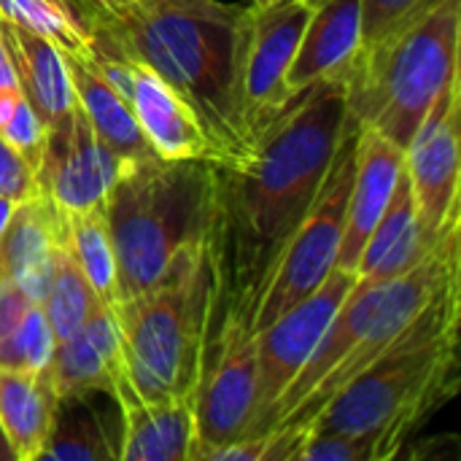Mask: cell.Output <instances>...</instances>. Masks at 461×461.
<instances>
[{
	"label": "cell",
	"instance_id": "obj_1",
	"mask_svg": "<svg viewBox=\"0 0 461 461\" xmlns=\"http://www.w3.org/2000/svg\"><path fill=\"white\" fill-rule=\"evenodd\" d=\"M346 119L343 81L319 78L294 92L246 151L211 157L208 335L221 327L251 332L265 286L324 184Z\"/></svg>",
	"mask_w": 461,
	"mask_h": 461
},
{
	"label": "cell",
	"instance_id": "obj_2",
	"mask_svg": "<svg viewBox=\"0 0 461 461\" xmlns=\"http://www.w3.org/2000/svg\"><path fill=\"white\" fill-rule=\"evenodd\" d=\"M251 5L221 0H140L84 16L92 46L151 68L197 113L213 157L249 149L243 62Z\"/></svg>",
	"mask_w": 461,
	"mask_h": 461
},
{
	"label": "cell",
	"instance_id": "obj_3",
	"mask_svg": "<svg viewBox=\"0 0 461 461\" xmlns=\"http://www.w3.org/2000/svg\"><path fill=\"white\" fill-rule=\"evenodd\" d=\"M459 284L443 289L389 351L292 435L348 438L367 451V461L400 456L405 440L459 389Z\"/></svg>",
	"mask_w": 461,
	"mask_h": 461
},
{
	"label": "cell",
	"instance_id": "obj_4",
	"mask_svg": "<svg viewBox=\"0 0 461 461\" xmlns=\"http://www.w3.org/2000/svg\"><path fill=\"white\" fill-rule=\"evenodd\" d=\"M105 224L116 257L119 303L178 270L205 249L211 159H143L122 165L105 194Z\"/></svg>",
	"mask_w": 461,
	"mask_h": 461
},
{
	"label": "cell",
	"instance_id": "obj_5",
	"mask_svg": "<svg viewBox=\"0 0 461 461\" xmlns=\"http://www.w3.org/2000/svg\"><path fill=\"white\" fill-rule=\"evenodd\" d=\"M459 38L461 0H440L400 32L359 49L332 76L343 81L351 119L405 149L459 78Z\"/></svg>",
	"mask_w": 461,
	"mask_h": 461
},
{
	"label": "cell",
	"instance_id": "obj_6",
	"mask_svg": "<svg viewBox=\"0 0 461 461\" xmlns=\"http://www.w3.org/2000/svg\"><path fill=\"white\" fill-rule=\"evenodd\" d=\"M211 300V259L203 249L162 284L116 303L119 378L140 400L194 397L205 359Z\"/></svg>",
	"mask_w": 461,
	"mask_h": 461
},
{
	"label": "cell",
	"instance_id": "obj_7",
	"mask_svg": "<svg viewBox=\"0 0 461 461\" xmlns=\"http://www.w3.org/2000/svg\"><path fill=\"white\" fill-rule=\"evenodd\" d=\"M357 130L359 124L348 113L340 146L330 162L324 184L265 286V294L254 313L251 332L267 327L273 319L303 303L332 273L343 240L346 205L357 167Z\"/></svg>",
	"mask_w": 461,
	"mask_h": 461
},
{
	"label": "cell",
	"instance_id": "obj_8",
	"mask_svg": "<svg viewBox=\"0 0 461 461\" xmlns=\"http://www.w3.org/2000/svg\"><path fill=\"white\" fill-rule=\"evenodd\" d=\"M257 400L254 332L221 327L208 335L194 389V443L189 461H211L219 448L249 438Z\"/></svg>",
	"mask_w": 461,
	"mask_h": 461
},
{
	"label": "cell",
	"instance_id": "obj_9",
	"mask_svg": "<svg viewBox=\"0 0 461 461\" xmlns=\"http://www.w3.org/2000/svg\"><path fill=\"white\" fill-rule=\"evenodd\" d=\"M357 273L332 267V273L319 284L313 294L303 303L273 319L267 327L254 332V351H257V400H254V421L246 440L267 438L270 416L292 386L303 365L308 362L311 351L321 340L327 324L332 321L335 311L354 289Z\"/></svg>",
	"mask_w": 461,
	"mask_h": 461
},
{
	"label": "cell",
	"instance_id": "obj_10",
	"mask_svg": "<svg viewBox=\"0 0 461 461\" xmlns=\"http://www.w3.org/2000/svg\"><path fill=\"white\" fill-rule=\"evenodd\" d=\"M459 113L461 81L456 78L405 146V173L416 197L419 224L432 243L461 224Z\"/></svg>",
	"mask_w": 461,
	"mask_h": 461
},
{
	"label": "cell",
	"instance_id": "obj_11",
	"mask_svg": "<svg viewBox=\"0 0 461 461\" xmlns=\"http://www.w3.org/2000/svg\"><path fill=\"white\" fill-rule=\"evenodd\" d=\"M308 16L311 8L305 0L251 5L243 62V119L249 146L294 97L286 86V73L300 49Z\"/></svg>",
	"mask_w": 461,
	"mask_h": 461
},
{
	"label": "cell",
	"instance_id": "obj_12",
	"mask_svg": "<svg viewBox=\"0 0 461 461\" xmlns=\"http://www.w3.org/2000/svg\"><path fill=\"white\" fill-rule=\"evenodd\" d=\"M122 165L124 162L95 135L76 103L65 122L46 130L43 157L35 170L38 194L49 197L65 216L103 208Z\"/></svg>",
	"mask_w": 461,
	"mask_h": 461
},
{
	"label": "cell",
	"instance_id": "obj_13",
	"mask_svg": "<svg viewBox=\"0 0 461 461\" xmlns=\"http://www.w3.org/2000/svg\"><path fill=\"white\" fill-rule=\"evenodd\" d=\"M405 167V149L375 132L373 127L359 124L357 130V167L346 205L343 240L335 259V267L357 273L362 249L375 230L389 197L397 186V178Z\"/></svg>",
	"mask_w": 461,
	"mask_h": 461
},
{
	"label": "cell",
	"instance_id": "obj_14",
	"mask_svg": "<svg viewBox=\"0 0 461 461\" xmlns=\"http://www.w3.org/2000/svg\"><path fill=\"white\" fill-rule=\"evenodd\" d=\"M113 397L122 411V448L124 461H189L194 443V397L140 400L119 375Z\"/></svg>",
	"mask_w": 461,
	"mask_h": 461
},
{
	"label": "cell",
	"instance_id": "obj_15",
	"mask_svg": "<svg viewBox=\"0 0 461 461\" xmlns=\"http://www.w3.org/2000/svg\"><path fill=\"white\" fill-rule=\"evenodd\" d=\"M105 51V49H103ZM130 105L159 159L213 157V146L192 105L151 68L130 59Z\"/></svg>",
	"mask_w": 461,
	"mask_h": 461
},
{
	"label": "cell",
	"instance_id": "obj_16",
	"mask_svg": "<svg viewBox=\"0 0 461 461\" xmlns=\"http://www.w3.org/2000/svg\"><path fill=\"white\" fill-rule=\"evenodd\" d=\"M65 238V213L43 194L16 203L5 230L0 232V276L19 284L41 303L54 246Z\"/></svg>",
	"mask_w": 461,
	"mask_h": 461
},
{
	"label": "cell",
	"instance_id": "obj_17",
	"mask_svg": "<svg viewBox=\"0 0 461 461\" xmlns=\"http://www.w3.org/2000/svg\"><path fill=\"white\" fill-rule=\"evenodd\" d=\"M438 243H432L419 224L416 197L411 189V178L402 167L397 186L389 197V205L384 208L375 230L370 232L362 249V257L357 265V286H373V284H381V281H389L413 270L435 251Z\"/></svg>",
	"mask_w": 461,
	"mask_h": 461
},
{
	"label": "cell",
	"instance_id": "obj_18",
	"mask_svg": "<svg viewBox=\"0 0 461 461\" xmlns=\"http://www.w3.org/2000/svg\"><path fill=\"white\" fill-rule=\"evenodd\" d=\"M311 8L300 49L286 73L289 92L332 78L362 43V0H305Z\"/></svg>",
	"mask_w": 461,
	"mask_h": 461
},
{
	"label": "cell",
	"instance_id": "obj_19",
	"mask_svg": "<svg viewBox=\"0 0 461 461\" xmlns=\"http://www.w3.org/2000/svg\"><path fill=\"white\" fill-rule=\"evenodd\" d=\"M122 370V335L111 308H100L81 330L54 346L46 367L57 397L76 392H113Z\"/></svg>",
	"mask_w": 461,
	"mask_h": 461
},
{
	"label": "cell",
	"instance_id": "obj_20",
	"mask_svg": "<svg viewBox=\"0 0 461 461\" xmlns=\"http://www.w3.org/2000/svg\"><path fill=\"white\" fill-rule=\"evenodd\" d=\"M3 35L14 59L22 97L30 103L46 130L57 127L73 113L78 103L62 51L51 41L8 19H3Z\"/></svg>",
	"mask_w": 461,
	"mask_h": 461
},
{
	"label": "cell",
	"instance_id": "obj_21",
	"mask_svg": "<svg viewBox=\"0 0 461 461\" xmlns=\"http://www.w3.org/2000/svg\"><path fill=\"white\" fill-rule=\"evenodd\" d=\"M76 100L89 119L95 135L127 165L154 159L157 151L146 140L130 100L86 59V54H62Z\"/></svg>",
	"mask_w": 461,
	"mask_h": 461
},
{
	"label": "cell",
	"instance_id": "obj_22",
	"mask_svg": "<svg viewBox=\"0 0 461 461\" xmlns=\"http://www.w3.org/2000/svg\"><path fill=\"white\" fill-rule=\"evenodd\" d=\"M57 411L46 370H0V429L16 461H41Z\"/></svg>",
	"mask_w": 461,
	"mask_h": 461
},
{
	"label": "cell",
	"instance_id": "obj_23",
	"mask_svg": "<svg viewBox=\"0 0 461 461\" xmlns=\"http://www.w3.org/2000/svg\"><path fill=\"white\" fill-rule=\"evenodd\" d=\"M100 394V389H92L57 397L49 443L41 454V461L119 459L122 429L116 432L103 419V411L97 405Z\"/></svg>",
	"mask_w": 461,
	"mask_h": 461
},
{
	"label": "cell",
	"instance_id": "obj_24",
	"mask_svg": "<svg viewBox=\"0 0 461 461\" xmlns=\"http://www.w3.org/2000/svg\"><path fill=\"white\" fill-rule=\"evenodd\" d=\"M41 308L46 313V321H49L57 343L65 340V338H70L100 308H105L97 300L95 289L89 286L84 270L76 262V257L70 254L65 238L54 246V254H51V276H49L46 292L41 297Z\"/></svg>",
	"mask_w": 461,
	"mask_h": 461
},
{
	"label": "cell",
	"instance_id": "obj_25",
	"mask_svg": "<svg viewBox=\"0 0 461 461\" xmlns=\"http://www.w3.org/2000/svg\"><path fill=\"white\" fill-rule=\"evenodd\" d=\"M65 243L84 270L89 286L105 308H116L119 284H116V257L105 224L103 208L65 216Z\"/></svg>",
	"mask_w": 461,
	"mask_h": 461
},
{
	"label": "cell",
	"instance_id": "obj_26",
	"mask_svg": "<svg viewBox=\"0 0 461 461\" xmlns=\"http://www.w3.org/2000/svg\"><path fill=\"white\" fill-rule=\"evenodd\" d=\"M0 16L51 41L62 54H89L92 35L68 0H0Z\"/></svg>",
	"mask_w": 461,
	"mask_h": 461
},
{
	"label": "cell",
	"instance_id": "obj_27",
	"mask_svg": "<svg viewBox=\"0 0 461 461\" xmlns=\"http://www.w3.org/2000/svg\"><path fill=\"white\" fill-rule=\"evenodd\" d=\"M54 332L46 321V313L38 305L0 340V370H46L54 354Z\"/></svg>",
	"mask_w": 461,
	"mask_h": 461
},
{
	"label": "cell",
	"instance_id": "obj_28",
	"mask_svg": "<svg viewBox=\"0 0 461 461\" xmlns=\"http://www.w3.org/2000/svg\"><path fill=\"white\" fill-rule=\"evenodd\" d=\"M440 0H362V43L359 49H370L389 35L400 32Z\"/></svg>",
	"mask_w": 461,
	"mask_h": 461
},
{
	"label": "cell",
	"instance_id": "obj_29",
	"mask_svg": "<svg viewBox=\"0 0 461 461\" xmlns=\"http://www.w3.org/2000/svg\"><path fill=\"white\" fill-rule=\"evenodd\" d=\"M0 135L38 170L43 146H46V127L22 95L16 97V103L0 122Z\"/></svg>",
	"mask_w": 461,
	"mask_h": 461
},
{
	"label": "cell",
	"instance_id": "obj_30",
	"mask_svg": "<svg viewBox=\"0 0 461 461\" xmlns=\"http://www.w3.org/2000/svg\"><path fill=\"white\" fill-rule=\"evenodd\" d=\"M38 194L35 167L0 135V197L24 203Z\"/></svg>",
	"mask_w": 461,
	"mask_h": 461
},
{
	"label": "cell",
	"instance_id": "obj_31",
	"mask_svg": "<svg viewBox=\"0 0 461 461\" xmlns=\"http://www.w3.org/2000/svg\"><path fill=\"white\" fill-rule=\"evenodd\" d=\"M19 81H16V70H14V59L8 54L5 46V35H3V16H0V122L5 119V113L11 111V105L19 97Z\"/></svg>",
	"mask_w": 461,
	"mask_h": 461
},
{
	"label": "cell",
	"instance_id": "obj_32",
	"mask_svg": "<svg viewBox=\"0 0 461 461\" xmlns=\"http://www.w3.org/2000/svg\"><path fill=\"white\" fill-rule=\"evenodd\" d=\"M76 3L81 8V16H86L89 11H119V8H127L140 0H76Z\"/></svg>",
	"mask_w": 461,
	"mask_h": 461
},
{
	"label": "cell",
	"instance_id": "obj_33",
	"mask_svg": "<svg viewBox=\"0 0 461 461\" xmlns=\"http://www.w3.org/2000/svg\"><path fill=\"white\" fill-rule=\"evenodd\" d=\"M14 205H16V203H11V200L0 197V232H3V230H5V224H8V219H11V211H14Z\"/></svg>",
	"mask_w": 461,
	"mask_h": 461
},
{
	"label": "cell",
	"instance_id": "obj_34",
	"mask_svg": "<svg viewBox=\"0 0 461 461\" xmlns=\"http://www.w3.org/2000/svg\"><path fill=\"white\" fill-rule=\"evenodd\" d=\"M273 3H286V0H251V5H273Z\"/></svg>",
	"mask_w": 461,
	"mask_h": 461
},
{
	"label": "cell",
	"instance_id": "obj_35",
	"mask_svg": "<svg viewBox=\"0 0 461 461\" xmlns=\"http://www.w3.org/2000/svg\"><path fill=\"white\" fill-rule=\"evenodd\" d=\"M68 3H70V5H73V8H76L78 14H81V8H78V3H76V0H68Z\"/></svg>",
	"mask_w": 461,
	"mask_h": 461
}]
</instances>
